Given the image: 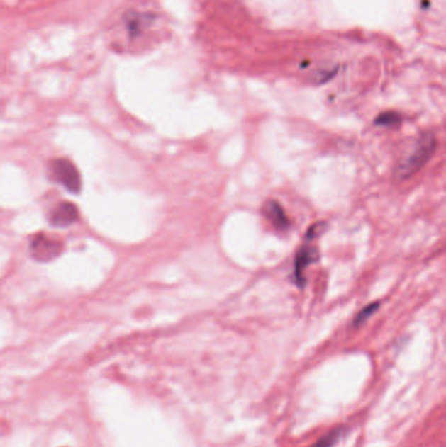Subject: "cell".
Segmentation results:
<instances>
[{
	"label": "cell",
	"mask_w": 446,
	"mask_h": 447,
	"mask_svg": "<svg viewBox=\"0 0 446 447\" xmlns=\"http://www.w3.org/2000/svg\"><path fill=\"white\" fill-rule=\"evenodd\" d=\"M170 21L155 0H128L108 26L110 47L119 54H142L165 43Z\"/></svg>",
	"instance_id": "1"
},
{
	"label": "cell",
	"mask_w": 446,
	"mask_h": 447,
	"mask_svg": "<svg viewBox=\"0 0 446 447\" xmlns=\"http://www.w3.org/2000/svg\"><path fill=\"white\" fill-rule=\"evenodd\" d=\"M436 147H437V139L432 132L424 134L419 137L415 144L413 152L410 153L396 168L398 179L413 177V174L418 173L433 156Z\"/></svg>",
	"instance_id": "2"
},
{
	"label": "cell",
	"mask_w": 446,
	"mask_h": 447,
	"mask_svg": "<svg viewBox=\"0 0 446 447\" xmlns=\"http://www.w3.org/2000/svg\"><path fill=\"white\" fill-rule=\"evenodd\" d=\"M51 174L69 193L77 194L82 190V176L75 164H72L71 161L66 159L52 161Z\"/></svg>",
	"instance_id": "3"
},
{
	"label": "cell",
	"mask_w": 446,
	"mask_h": 447,
	"mask_svg": "<svg viewBox=\"0 0 446 447\" xmlns=\"http://www.w3.org/2000/svg\"><path fill=\"white\" fill-rule=\"evenodd\" d=\"M29 250H30L32 258H34L35 261L50 262L57 256H60L63 250V244L58 239L43 233V234H37L33 237L29 245Z\"/></svg>",
	"instance_id": "4"
},
{
	"label": "cell",
	"mask_w": 446,
	"mask_h": 447,
	"mask_svg": "<svg viewBox=\"0 0 446 447\" xmlns=\"http://www.w3.org/2000/svg\"><path fill=\"white\" fill-rule=\"evenodd\" d=\"M79 217V211L75 204L69 202H62L58 204L50 213V222L55 227H69Z\"/></svg>",
	"instance_id": "5"
},
{
	"label": "cell",
	"mask_w": 446,
	"mask_h": 447,
	"mask_svg": "<svg viewBox=\"0 0 446 447\" xmlns=\"http://www.w3.org/2000/svg\"><path fill=\"white\" fill-rule=\"evenodd\" d=\"M263 215L271 222V225L280 232H286L291 225L286 211L283 210L280 203L275 202V200L266 202L264 207H263Z\"/></svg>",
	"instance_id": "6"
},
{
	"label": "cell",
	"mask_w": 446,
	"mask_h": 447,
	"mask_svg": "<svg viewBox=\"0 0 446 447\" xmlns=\"http://www.w3.org/2000/svg\"><path fill=\"white\" fill-rule=\"evenodd\" d=\"M317 259H318V253L316 249H313L311 246H303V249L299 251L295 262V278L297 281V285L303 287V270L311 263L316 262Z\"/></svg>",
	"instance_id": "7"
},
{
	"label": "cell",
	"mask_w": 446,
	"mask_h": 447,
	"mask_svg": "<svg viewBox=\"0 0 446 447\" xmlns=\"http://www.w3.org/2000/svg\"><path fill=\"white\" fill-rule=\"evenodd\" d=\"M345 429L343 426H337L335 429L328 431L325 436H322L318 441H316L312 446L309 447H335L338 442L343 438Z\"/></svg>",
	"instance_id": "8"
},
{
	"label": "cell",
	"mask_w": 446,
	"mask_h": 447,
	"mask_svg": "<svg viewBox=\"0 0 446 447\" xmlns=\"http://www.w3.org/2000/svg\"><path fill=\"white\" fill-rule=\"evenodd\" d=\"M379 302H373V304H369L368 306L362 307V312H359V314L356 315V318H355V327H359V326H362V323H365V322L368 321L372 315L379 310Z\"/></svg>",
	"instance_id": "9"
},
{
	"label": "cell",
	"mask_w": 446,
	"mask_h": 447,
	"mask_svg": "<svg viewBox=\"0 0 446 447\" xmlns=\"http://www.w3.org/2000/svg\"><path fill=\"white\" fill-rule=\"evenodd\" d=\"M402 118L396 114V113H386V114H382L381 117L376 119V125L379 126L393 127L396 126L398 123H401Z\"/></svg>",
	"instance_id": "10"
}]
</instances>
